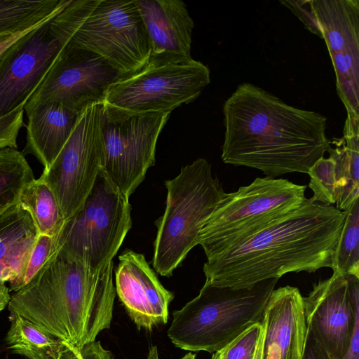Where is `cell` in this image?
Instances as JSON below:
<instances>
[{
  "label": "cell",
  "mask_w": 359,
  "mask_h": 359,
  "mask_svg": "<svg viewBox=\"0 0 359 359\" xmlns=\"http://www.w3.org/2000/svg\"><path fill=\"white\" fill-rule=\"evenodd\" d=\"M38 236L29 212L18 202L0 214V283L20 276Z\"/></svg>",
  "instance_id": "obj_20"
},
{
  "label": "cell",
  "mask_w": 359,
  "mask_h": 359,
  "mask_svg": "<svg viewBox=\"0 0 359 359\" xmlns=\"http://www.w3.org/2000/svg\"><path fill=\"white\" fill-rule=\"evenodd\" d=\"M264 316V359H302L306 325L299 289L290 285L274 289Z\"/></svg>",
  "instance_id": "obj_17"
},
{
  "label": "cell",
  "mask_w": 359,
  "mask_h": 359,
  "mask_svg": "<svg viewBox=\"0 0 359 359\" xmlns=\"http://www.w3.org/2000/svg\"><path fill=\"white\" fill-rule=\"evenodd\" d=\"M266 331V318L262 320V329L256 344L255 351L252 359H264V346Z\"/></svg>",
  "instance_id": "obj_34"
},
{
  "label": "cell",
  "mask_w": 359,
  "mask_h": 359,
  "mask_svg": "<svg viewBox=\"0 0 359 359\" xmlns=\"http://www.w3.org/2000/svg\"><path fill=\"white\" fill-rule=\"evenodd\" d=\"M18 203L27 210L39 234L57 238L65 219L51 189L40 177L23 187Z\"/></svg>",
  "instance_id": "obj_23"
},
{
  "label": "cell",
  "mask_w": 359,
  "mask_h": 359,
  "mask_svg": "<svg viewBox=\"0 0 359 359\" xmlns=\"http://www.w3.org/2000/svg\"><path fill=\"white\" fill-rule=\"evenodd\" d=\"M5 342L8 349L27 359H58L64 342L31 321L13 315Z\"/></svg>",
  "instance_id": "obj_22"
},
{
  "label": "cell",
  "mask_w": 359,
  "mask_h": 359,
  "mask_svg": "<svg viewBox=\"0 0 359 359\" xmlns=\"http://www.w3.org/2000/svg\"><path fill=\"white\" fill-rule=\"evenodd\" d=\"M223 114V162L257 169L266 177L308 173L330 146L325 116L289 105L250 83L238 86Z\"/></svg>",
  "instance_id": "obj_1"
},
{
  "label": "cell",
  "mask_w": 359,
  "mask_h": 359,
  "mask_svg": "<svg viewBox=\"0 0 359 359\" xmlns=\"http://www.w3.org/2000/svg\"><path fill=\"white\" fill-rule=\"evenodd\" d=\"M24 107L17 109L0 118V149L17 148V138L20 128L24 126Z\"/></svg>",
  "instance_id": "obj_30"
},
{
  "label": "cell",
  "mask_w": 359,
  "mask_h": 359,
  "mask_svg": "<svg viewBox=\"0 0 359 359\" xmlns=\"http://www.w3.org/2000/svg\"><path fill=\"white\" fill-rule=\"evenodd\" d=\"M33 172L23 154L11 147L0 149V214L18 202Z\"/></svg>",
  "instance_id": "obj_25"
},
{
  "label": "cell",
  "mask_w": 359,
  "mask_h": 359,
  "mask_svg": "<svg viewBox=\"0 0 359 359\" xmlns=\"http://www.w3.org/2000/svg\"><path fill=\"white\" fill-rule=\"evenodd\" d=\"M303 304L306 331L330 359H344L359 325V278L333 272Z\"/></svg>",
  "instance_id": "obj_14"
},
{
  "label": "cell",
  "mask_w": 359,
  "mask_h": 359,
  "mask_svg": "<svg viewBox=\"0 0 359 359\" xmlns=\"http://www.w3.org/2000/svg\"><path fill=\"white\" fill-rule=\"evenodd\" d=\"M113 269L112 261L95 271L57 248L30 282L11 296L8 309L80 348L110 327Z\"/></svg>",
  "instance_id": "obj_3"
},
{
  "label": "cell",
  "mask_w": 359,
  "mask_h": 359,
  "mask_svg": "<svg viewBox=\"0 0 359 359\" xmlns=\"http://www.w3.org/2000/svg\"><path fill=\"white\" fill-rule=\"evenodd\" d=\"M47 23L15 42L0 58V118L25 106L43 81L63 43Z\"/></svg>",
  "instance_id": "obj_15"
},
{
  "label": "cell",
  "mask_w": 359,
  "mask_h": 359,
  "mask_svg": "<svg viewBox=\"0 0 359 359\" xmlns=\"http://www.w3.org/2000/svg\"><path fill=\"white\" fill-rule=\"evenodd\" d=\"M170 114H132L102 105V170L127 197L154 165L157 140Z\"/></svg>",
  "instance_id": "obj_11"
},
{
  "label": "cell",
  "mask_w": 359,
  "mask_h": 359,
  "mask_svg": "<svg viewBox=\"0 0 359 359\" xmlns=\"http://www.w3.org/2000/svg\"><path fill=\"white\" fill-rule=\"evenodd\" d=\"M27 117L23 155H34L48 169L68 140L79 114L56 102L25 109Z\"/></svg>",
  "instance_id": "obj_19"
},
{
  "label": "cell",
  "mask_w": 359,
  "mask_h": 359,
  "mask_svg": "<svg viewBox=\"0 0 359 359\" xmlns=\"http://www.w3.org/2000/svg\"><path fill=\"white\" fill-rule=\"evenodd\" d=\"M128 198L101 170L81 207L65 220L57 248L95 271L103 269L131 228Z\"/></svg>",
  "instance_id": "obj_9"
},
{
  "label": "cell",
  "mask_w": 359,
  "mask_h": 359,
  "mask_svg": "<svg viewBox=\"0 0 359 359\" xmlns=\"http://www.w3.org/2000/svg\"><path fill=\"white\" fill-rule=\"evenodd\" d=\"M278 279L233 289L205 282L199 294L172 313L167 335L177 348L215 353L262 322Z\"/></svg>",
  "instance_id": "obj_5"
},
{
  "label": "cell",
  "mask_w": 359,
  "mask_h": 359,
  "mask_svg": "<svg viewBox=\"0 0 359 359\" xmlns=\"http://www.w3.org/2000/svg\"><path fill=\"white\" fill-rule=\"evenodd\" d=\"M181 359H196V354L189 353L186 354L184 357H182Z\"/></svg>",
  "instance_id": "obj_38"
},
{
  "label": "cell",
  "mask_w": 359,
  "mask_h": 359,
  "mask_svg": "<svg viewBox=\"0 0 359 359\" xmlns=\"http://www.w3.org/2000/svg\"><path fill=\"white\" fill-rule=\"evenodd\" d=\"M147 359H158V350L156 346L150 348Z\"/></svg>",
  "instance_id": "obj_36"
},
{
  "label": "cell",
  "mask_w": 359,
  "mask_h": 359,
  "mask_svg": "<svg viewBox=\"0 0 359 359\" xmlns=\"http://www.w3.org/2000/svg\"><path fill=\"white\" fill-rule=\"evenodd\" d=\"M165 185L166 205L156 223L152 264L158 273L169 277L198 245L202 228L226 193L203 158L182 167Z\"/></svg>",
  "instance_id": "obj_6"
},
{
  "label": "cell",
  "mask_w": 359,
  "mask_h": 359,
  "mask_svg": "<svg viewBox=\"0 0 359 359\" xmlns=\"http://www.w3.org/2000/svg\"><path fill=\"white\" fill-rule=\"evenodd\" d=\"M210 82V69L191 56L151 54L110 86L102 105L132 114L171 113L194 101Z\"/></svg>",
  "instance_id": "obj_8"
},
{
  "label": "cell",
  "mask_w": 359,
  "mask_h": 359,
  "mask_svg": "<svg viewBox=\"0 0 359 359\" xmlns=\"http://www.w3.org/2000/svg\"><path fill=\"white\" fill-rule=\"evenodd\" d=\"M71 0H0V34H13L60 13Z\"/></svg>",
  "instance_id": "obj_24"
},
{
  "label": "cell",
  "mask_w": 359,
  "mask_h": 359,
  "mask_svg": "<svg viewBox=\"0 0 359 359\" xmlns=\"http://www.w3.org/2000/svg\"><path fill=\"white\" fill-rule=\"evenodd\" d=\"M332 269L341 275L359 278V198L345 210Z\"/></svg>",
  "instance_id": "obj_26"
},
{
  "label": "cell",
  "mask_w": 359,
  "mask_h": 359,
  "mask_svg": "<svg viewBox=\"0 0 359 359\" xmlns=\"http://www.w3.org/2000/svg\"><path fill=\"white\" fill-rule=\"evenodd\" d=\"M310 176L309 188L314 201L325 205L335 204L337 198V176L335 161L329 156L316 161L308 171Z\"/></svg>",
  "instance_id": "obj_27"
},
{
  "label": "cell",
  "mask_w": 359,
  "mask_h": 359,
  "mask_svg": "<svg viewBox=\"0 0 359 359\" xmlns=\"http://www.w3.org/2000/svg\"><path fill=\"white\" fill-rule=\"evenodd\" d=\"M58 359H114L112 353L94 341L78 348L64 343Z\"/></svg>",
  "instance_id": "obj_31"
},
{
  "label": "cell",
  "mask_w": 359,
  "mask_h": 359,
  "mask_svg": "<svg viewBox=\"0 0 359 359\" xmlns=\"http://www.w3.org/2000/svg\"><path fill=\"white\" fill-rule=\"evenodd\" d=\"M120 76L98 55L63 43L24 109L56 102L80 114L92 105L102 104L109 88Z\"/></svg>",
  "instance_id": "obj_13"
},
{
  "label": "cell",
  "mask_w": 359,
  "mask_h": 359,
  "mask_svg": "<svg viewBox=\"0 0 359 359\" xmlns=\"http://www.w3.org/2000/svg\"><path fill=\"white\" fill-rule=\"evenodd\" d=\"M48 28L61 43L98 55L121 76L139 69L151 55L134 0H71Z\"/></svg>",
  "instance_id": "obj_4"
},
{
  "label": "cell",
  "mask_w": 359,
  "mask_h": 359,
  "mask_svg": "<svg viewBox=\"0 0 359 359\" xmlns=\"http://www.w3.org/2000/svg\"><path fill=\"white\" fill-rule=\"evenodd\" d=\"M10 299L9 288L5 284L0 283V311L5 309Z\"/></svg>",
  "instance_id": "obj_35"
},
{
  "label": "cell",
  "mask_w": 359,
  "mask_h": 359,
  "mask_svg": "<svg viewBox=\"0 0 359 359\" xmlns=\"http://www.w3.org/2000/svg\"><path fill=\"white\" fill-rule=\"evenodd\" d=\"M211 359H222V350L214 353Z\"/></svg>",
  "instance_id": "obj_37"
},
{
  "label": "cell",
  "mask_w": 359,
  "mask_h": 359,
  "mask_svg": "<svg viewBox=\"0 0 359 359\" xmlns=\"http://www.w3.org/2000/svg\"><path fill=\"white\" fill-rule=\"evenodd\" d=\"M302 359H330L327 353L306 331L304 348Z\"/></svg>",
  "instance_id": "obj_33"
},
{
  "label": "cell",
  "mask_w": 359,
  "mask_h": 359,
  "mask_svg": "<svg viewBox=\"0 0 359 359\" xmlns=\"http://www.w3.org/2000/svg\"><path fill=\"white\" fill-rule=\"evenodd\" d=\"M53 17V18H55ZM53 18H48L36 25H34L29 28H27L25 30H22L13 34H11L7 36L6 38L3 39L0 41V58L4 55V54L18 40L22 39L23 36L34 30L35 29L39 27L40 26L47 23L50 21Z\"/></svg>",
  "instance_id": "obj_32"
},
{
  "label": "cell",
  "mask_w": 359,
  "mask_h": 359,
  "mask_svg": "<svg viewBox=\"0 0 359 359\" xmlns=\"http://www.w3.org/2000/svg\"><path fill=\"white\" fill-rule=\"evenodd\" d=\"M345 211L311 198L229 249L207 259L205 282L250 288L291 272L332 268Z\"/></svg>",
  "instance_id": "obj_2"
},
{
  "label": "cell",
  "mask_w": 359,
  "mask_h": 359,
  "mask_svg": "<svg viewBox=\"0 0 359 359\" xmlns=\"http://www.w3.org/2000/svg\"><path fill=\"white\" fill-rule=\"evenodd\" d=\"M149 41L151 54L191 56L194 21L180 0H134Z\"/></svg>",
  "instance_id": "obj_18"
},
{
  "label": "cell",
  "mask_w": 359,
  "mask_h": 359,
  "mask_svg": "<svg viewBox=\"0 0 359 359\" xmlns=\"http://www.w3.org/2000/svg\"><path fill=\"white\" fill-rule=\"evenodd\" d=\"M57 249L56 238L39 234L23 271L18 278L8 283L9 291L17 292L27 285Z\"/></svg>",
  "instance_id": "obj_28"
},
{
  "label": "cell",
  "mask_w": 359,
  "mask_h": 359,
  "mask_svg": "<svg viewBox=\"0 0 359 359\" xmlns=\"http://www.w3.org/2000/svg\"><path fill=\"white\" fill-rule=\"evenodd\" d=\"M11 34H0V41Z\"/></svg>",
  "instance_id": "obj_39"
},
{
  "label": "cell",
  "mask_w": 359,
  "mask_h": 359,
  "mask_svg": "<svg viewBox=\"0 0 359 359\" xmlns=\"http://www.w3.org/2000/svg\"><path fill=\"white\" fill-rule=\"evenodd\" d=\"M305 185L286 179L257 177L226 194L202 228L198 245L206 258L242 241L306 201Z\"/></svg>",
  "instance_id": "obj_7"
},
{
  "label": "cell",
  "mask_w": 359,
  "mask_h": 359,
  "mask_svg": "<svg viewBox=\"0 0 359 359\" xmlns=\"http://www.w3.org/2000/svg\"><path fill=\"white\" fill-rule=\"evenodd\" d=\"M261 329L262 322L244 331L222 349V359H252Z\"/></svg>",
  "instance_id": "obj_29"
},
{
  "label": "cell",
  "mask_w": 359,
  "mask_h": 359,
  "mask_svg": "<svg viewBox=\"0 0 359 359\" xmlns=\"http://www.w3.org/2000/svg\"><path fill=\"white\" fill-rule=\"evenodd\" d=\"M327 47L347 116L359 119V1H280Z\"/></svg>",
  "instance_id": "obj_10"
},
{
  "label": "cell",
  "mask_w": 359,
  "mask_h": 359,
  "mask_svg": "<svg viewBox=\"0 0 359 359\" xmlns=\"http://www.w3.org/2000/svg\"><path fill=\"white\" fill-rule=\"evenodd\" d=\"M102 105H92L79 114L68 140L40 177L55 195L65 220L81 207L102 168Z\"/></svg>",
  "instance_id": "obj_12"
},
{
  "label": "cell",
  "mask_w": 359,
  "mask_h": 359,
  "mask_svg": "<svg viewBox=\"0 0 359 359\" xmlns=\"http://www.w3.org/2000/svg\"><path fill=\"white\" fill-rule=\"evenodd\" d=\"M118 260L116 293L130 319L146 330L165 324L172 292L162 285L142 254L126 250Z\"/></svg>",
  "instance_id": "obj_16"
},
{
  "label": "cell",
  "mask_w": 359,
  "mask_h": 359,
  "mask_svg": "<svg viewBox=\"0 0 359 359\" xmlns=\"http://www.w3.org/2000/svg\"><path fill=\"white\" fill-rule=\"evenodd\" d=\"M344 137L334 140L327 151L335 161L336 208L345 211L359 198V119L346 116Z\"/></svg>",
  "instance_id": "obj_21"
}]
</instances>
